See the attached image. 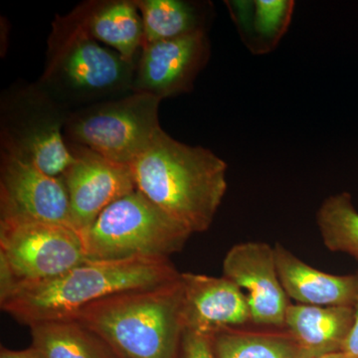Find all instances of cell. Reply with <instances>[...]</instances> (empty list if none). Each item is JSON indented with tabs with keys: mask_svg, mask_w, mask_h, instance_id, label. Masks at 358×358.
Returning a JSON list of instances; mask_svg holds the SVG:
<instances>
[{
	"mask_svg": "<svg viewBox=\"0 0 358 358\" xmlns=\"http://www.w3.org/2000/svg\"><path fill=\"white\" fill-rule=\"evenodd\" d=\"M358 273V272H357Z\"/></svg>",
	"mask_w": 358,
	"mask_h": 358,
	"instance_id": "484cf974",
	"label": "cell"
},
{
	"mask_svg": "<svg viewBox=\"0 0 358 358\" xmlns=\"http://www.w3.org/2000/svg\"><path fill=\"white\" fill-rule=\"evenodd\" d=\"M353 308H355V320L341 352L348 353L350 357L358 358V298Z\"/></svg>",
	"mask_w": 358,
	"mask_h": 358,
	"instance_id": "603a6c76",
	"label": "cell"
},
{
	"mask_svg": "<svg viewBox=\"0 0 358 358\" xmlns=\"http://www.w3.org/2000/svg\"><path fill=\"white\" fill-rule=\"evenodd\" d=\"M136 63L89 34L75 10L52 23L46 64L37 87L54 102L99 103L131 93Z\"/></svg>",
	"mask_w": 358,
	"mask_h": 358,
	"instance_id": "277c9868",
	"label": "cell"
},
{
	"mask_svg": "<svg viewBox=\"0 0 358 358\" xmlns=\"http://www.w3.org/2000/svg\"><path fill=\"white\" fill-rule=\"evenodd\" d=\"M180 358H214L211 338L185 331L181 343Z\"/></svg>",
	"mask_w": 358,
	"mask_h": 358,
	"instance_id": "7402d4cb",
	"label": "cell"
},
{
	"mask_svg": "<svg viewBox=\"0 0 358 358\" xmlns=\"http://www.w3.org/2000/svg\"><path fill=\"white\" fill-rule=\"evenodd\" d=\"M231 17L245 45L256 55L270 53L288 31L293 0L226 1Z\"/></svg>",
	"mask_w": 358,
	"mask_h": 358,
	"instance_id": "e0dca14e",
	"label": "cell"
},
{
	"mask_svg": "<svg viewBox=\"0 0 358 358\" xmlns=\"http://www.w3.org/2000/svg\"><path fill=\"white\" fill-rule=\"evenodd\" d=\"M145 29V43L206 31L203 4L183 0H136Z\"/></svg>",
	"mask_w": 358,
	"mask_h": 358,
	"instance_id": "d6986e66",
	"label": "cell"
},
{
	"mask_svg": "<svg viewBox=\"0 0 358 358\" xmlns=\"http://www.w3.org/2000/svg\"><path fill=\"white\" fill-rule=\"evenodd\" d=\"M214 358H298L288 331H249L231 329L211 338Z\"/></svg>",
	"mask_w": 358,
	"mask_h": 358,
	"instance_id": "ffe728a7",
	"label": "cell"
},
{
	"mask_svg": "<svg viewBox=\"0 0 358 358\" xmlns=\"http://www.w3.org/2000/svg\"><path fill=\"white\" fill-rule=\"evenodd\" d=\"M227 164L212 150L162 131L129 166L136 190L190 232L210 228L228 183Z\"/></svg>",
	"mask_w": 358,
	"mask_h": 358,
	"instance_id": "6da1fadb",
	"label": "cell"
},
{
	"mask_svg": "<svg viewBox=\"0 0 358 358\" xmlns=\"http://www.w3.org/2000/svg\"><path fill=\"white\" fill-rule=\"evenodd\" d=\"M68 147L74 160L62 178L69 196L73 228L83 237L109 205L136 188L129 166L112 162L88 148Z\"/></svg>",
	"mask_w": 358,
	"mask_h": 358,
	"instance_id": "30bf717a",
	"label": "cell"
},
{
	"mask_svg": "<svg viewBox=\"0 0 358 358\" xmlns=\"http://www.w3.org/2000/svg\"><path fill=\"white\" fill-rule=\"evenodd\" d=\"M317 224L329 251L348 254L358 261V211L350 193L341 192L324 199L317 210Z\"/></svg>",
	"mask_w": 358,
	"mask_h": 358,
	"instance_id": "44dd1931",
	"label": "cell"
},
{
	"mask_svg": "<svg viewBox=\"0 0 358 358\" xmlns=\"http://www.w3.org/2000/svg\"><path fill=\"white\" fill-rule=\"evenodd\" d=\"M0 257L18 282L53 279L87 262L80 233L36 221L0 220Z\"/></svg>",
	"mask_w": 358,
	"mask_h": 358,
	"instance_id": "ba28073f",
	"label": "cell"
},
{
	"mask_svg": "<svg viewBox=\"0 0 358 358\" xmlns=\"http://www.w3.org/2000/svg\"><path fill=\"white\" fill-rule=\"evenodd\" d=\"M274 251L278 274L289 299L301 305L355 306L358 273L329 274L303 262L282 244H275Z\"/></svg>",
	"mask_w": 358,
	"mask_h": 358,
	"instance_id": "5bb4252c",
	"label": "cell"
},
{
	"mask_svg": "<svg viewBox=\"0 0 358 358\" xmlns=\"http://www.w3.org/2000/svg\"><path fill=\"white\" fill-rule=\"evenodd\" d=\"M182 299L179 275L160 286L107 296L73 320L102 339L119 358H180Z\"/></svg>",
	"mask_w": 358,
	"mask_h": 358,
	"instance_id": "3957f363",
	"label": "cell"
},
{
	"mask_svg": "<svg viewBox=\"0 0 358 358\" xmlns=\"http://www.w3.org/2000/svg\"><path fill=\"white\" fill-rule=\"evenodd\" d=\"M0 358H44L41 353L34 348H27L24 350H10L6 348H1Z\"/></svg>",
	"mask_w": 358,
	"mask_h": 358,
	"instance_id": "cb8c5ba5",
	"label": "cell"
},
{
	"mask_svg": "<svg viewBox=\"0 0 358 358\" xmlns=\"http://www.w3.org/2000/svg\"><path fill=\"white\" fill-rule=\"evenodd\" d=\"M0 215V220L36 221L73 228L64 179L1 152Z\"/></svg>",
	"mask_w": 358,
	"mask_h": 358,
	"instance_id": "9c48e42d",
	"label": "cell"
},
{
	"mask_svg": "<svg viewBox=\"0 0 358 358\" xmlns=\"http://www.w3.org/2000/svg\"><path fill=\"white\" fill-rule=\"evenodd\" d=\"M2 103L1 152L62 178L74 160L64 136L70 113L37 86L10 94Z\"/></svg>",
	"mask_w": 358,
	"mask_h": 358,
	"instance_id": "52a82bcc",
	"label": "cell"
},
{
	"mask_svg": "<svg viewBox=\"0 0 358 358\" xmlns=\"http://www.w3.org/2000/svg\"><path fill=\"white\" fill-rule=\"evenodd\" d=\"M223 275L248 292L251 322L284 329L291 303L278 274L274 247L264 242L234 245L224 258Z\"/></svg>",
	"mask_w": 358,
	"mask_h": 358,
	"instance_id": "7c38bea8",
	"label": "cell"
},
{
	"mask_svg": "<svg viewBox=\"0 0 358 358\" xmlns=\"http://www.w3.org/2000/svg\"><path fill=\"white\" fill-rule=\"evenodd\" d=\"M179 275L171 259L87 261L53 279L17 282L0 307L29 327L73 320L85 308L107 296L160 286Z\"/></svg>",
	"mask_w": 358,
	"mask_h": 358,
	"instance_id": "7a4b0ae2",
	"label": "cell"
},
{
	"mask_svg": "<svg viewBox=\"0 0 358 358\" xmlns=\"http://www.w3.org/2000/svg\"><path fill=\"white\" fill-rule=\"evenodd\" d=\"M353 320V307L289 303L285 329L296 343L298 358L317 357L341 352Z\"/></svg>",
	"mask_w": 358,
	"mask_h": 358,
	"instance_id": "9a60e30c",
	"label": "cell"
},
{
	"mask_svg": "<svg viewBox=\"0 0 358 358\" xmlns=\"http://www.w3.org/2000/svg\"><path fill=\"white\" fill-rule=\"evenodd\" d=\"M209 57L206 31L145 43L136 61L131 93L150 94L160 100L189 93Z\"/></svg>",
	"mask_w": 358,
	"mask_h": 358,
	"instance_id": "8fae6325",
	"label": "cell"
},
{
	"mask_svg": "<svg viewBox=\"0 0 358 358\" xmlns=\"http://www.w3.org/2000/svg\"><path fill=\"white\" fill-rule=\"evenodd\" d=\"M74 10L93 38L136 64L145 44V29L136 0L84 2Z\"/></svg>",
	"mask_w": 358,
	"mask_h": 358,
	"instance_id": "2e32d148",
	"label": "cell"
},
{
	"mask_svg": "<svg viewBox=\"0 0 358 358\" xmlns=\"http://www.w3.org/2000/svg\"><path fill=\"white\" fill-rule=\"evenodd\" d=\"M138 190L124 195L99 215L83 236L87 261L169 259L192 236Z\"/></svg>",
	"mask_w": 358,
	"mask_h": 358,
	"instance_id": "5b68a950",
	"label": "cell"
},
{
	"mask_svg": "<svg viewBox=\"0 0 358 358\" xmlns=\"http://www.w3.org/2000/svg\"><path fill=\"white\" fill-rule=\"evenodd\" d=\"M160 102L150 94L129 93L92 103L68 115L65 140L129 166L164 131L159 120Z\"/></svg>",
	"mask_w": 358,
	"mask_h": 358,
	"instance_id": "8992f818",
	"label": "cell"
},
{
	"mask_svg": "<svg viewBox=\"0 0 358 358\" xmlns=\"http://www.w3.org/2000/svg\"><path fill=\"white\" fill-rule=\"evenodd\" d=\"M310 358H355L348 355V353L343 352H338L329 353V355H322V357H310Z\"/></svg>",
	"mask_w": 358,
	"mask_h": 358,
	"instance_id": "d4e9b609",
	"label": "cell"
},
{
	"mask_svg": "<svg viewBox=\"0 0 358 358\" xmlns=\"http://www.w3.org/2000/svg\"><path fill=\"white\" fill-rule=\"evenodd\" d=\"M32 346L44 358H119L105 343L75 320L30 327Z\"/></svg>",
	"mask_w": 358,
	"mask_h": 358,
	"instance_id": "ac0fdd59",
	"label": "cell"
},
{
	"mask_svg": "<svg viewBox=\"0 0 358 358\" xmlns=\"http://www.w3.org/2000/svg\"><path fill=\"white\" fill-rule=\"evenodd\" d=\"M185 331L213 338L251 322L246 294L224 277L181 273Z\"/></svg>",
	"mask_w": 358,
	"mask_h": 358,
	"instance_id": "4fadbf2b",
	"label": "cell"
}]
</instances>
